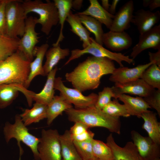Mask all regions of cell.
Instances as JSON below:
<instances>
[{
  "instance_id": "obj_1",
  "label": "cell",
  "mask_w": 160,
  "mask_h": 160,
  "mask_svg": "<svg viewBox=\"0 0 160 160\" xmlns=\"http://www.w3.org/2000/svg\"><path fill=\"white\" fill-rule=\"evenodd\" d=\"M113 61L108 58L89 56L71 72L65 75L66 80L81 92L97 88L103 75L111 74L115 69Z\"/></svg>"
},
{
  "instance_id": "obj_2",
  "label": "cell",
  "mask_w": 160,
  "mask_h": 160,
  "mask_svg": "<svg viewBox=\"0 0 160 160\" xmlns=\"http://www.w3.org/2000/svg\"><path fill=\"white\" fill-rule=\"evenodd\" d=\"M65 111L68 119L71 122L81 123L89 128L103 127L111 132L118 134L121 133L120 118L108 115L95 106L81 109L73 107Z\"/></svg>"
},
{
  "instance_id": "obj_3",
  "label": "cell",
  "mask_w": 160,
  "mask_h": 160,
  "mask_svg": "<svg viewBox=\"0 0 160 160\" xmlns=\"http://www.w3.org/2000/svg\"><path fill=\"white\" fill-rule=\"evenodd\" d=\"M30 63L17 49L0 62V85L15 83L24 87L30 72Z\"/></svg>"
},
{
  "instance_id": "obj_4",
  "label": "cell",
  "mask_w": 160,
  "mask_h": 160,
  "mask_svg": "<svg viewBox=\"0 0 160 160\" xmlns=\"http://www.w3.org/2000/svg\"><path fill=\"white\" fill-rule=\"evenodd\" d=\"M22 4L26 15L33 12L39 15V18L35 17L36 23L41 25V31L46 35H49L52 27L59 23L58 10L54 2L26 0L23 1Z\"/></svg>"
},
{
  "instance_id": "obj_5",
  "label": "cell",
  "mask_w": 160,
  "mask_h": 160,
  "mask_svg": "<svg viewBox=\"0 0 160 160\" xmlns=\"http://www.w3.org/2000/svg\"><path fill=\"white\" fill-rule=\"evenodd\" d=\"M3 133L7 143H8L12 138H15L17 141L19 148L20 158L23 153L20 145L22 142L30 148L32 152L34 159L40 160L37 146L40 141L38 138L30 133L28 129L22 120L20 115L15 116V122L11 124L9 122L5 123L3 128Z\"/></svg>"
},
{
  "instance_id": "obj_6",
  "label": "cell",
  "mask_w": 160,
  "mask_h": 160,
  "mask_svg": "<svg viewBox=\"0 0 160 160\" xmlns=\"http://www.w3.org/2000/svg\"><path fill=\"white\" fill-rule=\"evenodd\" d=\"M22 1L7 0L5 7L6 35L12 38L24 34L27 18L22 6Z\"/></svg>"
},
{
  "instance_id": "obj_7",
  "label": "cell",
  "mask_w": 160,
  "mask_h": 160,
  "mask_svg": "<svg viewBox=\"0 0 160 160\" xmlns=\"http://www.w3.org/2000/svg\"><path fill=\"white\" fill-rule=\"evenodd\" d=\"M60 136L57 129H42L37 146L40 160H62Z\"/></svg>"
},
{
  "instance_id": "obj_8",
  "label": "cell",
  "mask_w": 160,
  "mask_h": 160,
  "mask_svg": "<svg viewBox=\"0 0 160 160\" xmlns=\"http://www.w3.org/2000/svg\"><path fill=\"white\" fill-rule=\"evenodd\" d=\"M71 54L65 63L67 65L72 60L78 58L86 54H90L92 56L98 57H105L116 61L120 67H124L122 62L125 61L129 64L134 63V60L128 56L125 55L121 53L112 52L104 48L98 44L92 37L90 44L82 49H75L71 51Z\"/></svg>"
},
{
  "instance_id": "obj_9",
  "label": "cell",
  "mask_w": 160,
  "mask_h": 160,
  "mask_svg": "<svg viewBox=\"0 0 160 160\" xmlns=\"http://www.w3.org/2000/svg\"><path fill=\"white\" fill-rule=\"evenodd\" d=\"M55 89L60 92V95L63 97L76 108L81 109L95 106L98 95L92 93L88 96H84L75 88H68L64 84L62 78L60 77L55 78L54 82Z\"/></svg>"
},
{
  "instance_id": "obj_10",
  "label": "cell",
  "mask_w": 160,
  "mask_h": 160,
  "mask_svg": "<svg viewBox=\"0 0 160 160\" xmlns=\"http://www.w3.org/2000/svg\"><path fill=\"white\" fill-rule=\"evenodd\" d=\"M35 17L30 16L26 18L24 33L21 38L19 39L17 48L31 62L33 59L34 51L36 45L39 42V33L35 31L36 24Z\"/></svg>"
},
{
  "instance_id": "obj_11",
  "label": "cell",
  "mask_w": 160,
  "mask_h": 160,
  "mask_svg": "<svg viewBox=\"0 0 160 160\" xmlns=\"http://www.w3.org/2000/svg\"><path fill=\"white\" fill-rule=\"evenodd\" d=\"M133 143L143 160H155L160 157V145L149 136L144 137L137 132H131Z\"/></svg>"
},
{
  "instance_id": "obj_12",
  "label": "cell",
  "mask_w": 160,
  "mask_h": 160,
  "mask_svg": "<svg viewBox=\"0 0 160 160\" xmlns=\"http://www.w3.org/2000/svg\"><path fill=\"white\" fill-rule=\"evenodd\" d=\"M19 91L24 94L29 106L31 107L32 97L34 92L20 84H4L0 85V109L4 108L11 105L18 96Z\"/></svg>"
},
{
  "instance_id": "obj_13",
  "label": "cell",
  "mask_w": 160,
  "mask_h": 160,
  "mask_svg": "<svg viewBox=\"0 0 160 160\" xmlns=\"http://www.w3.org/2000/svg\"><path fill=\"white\" fill-rule=\"evenodd\" d=\"M150 48L160 49V24L140 34L139 41L132 48L130 57L134 59L143 50Z\"/></svg>"
},
{
  "instance_id": "obj_14",
  "label": "cell",
  "mask_w": 160,
  "mask_h": 160,
  "mask_svg": "<svg viewBox=\"0 0 160 160\" xmlns=\"http://www.w3.org/2000/svg\"><path fill=\"white\" fill-rule=\"evenodd\" d=\"M111 87L115 99H117L118 95L125 94L137 95L144 97L155 89L141 79L124 83H115V85Z\"/></svg>"
},
{
  "instance_id": "obj_15",
  "label": "cell",
  "mask_w": 160,
  "mask_h": 160,
  "mask_svg": "<svg viewBox=\"0 0 160 160\" xmlns=\"http://www.w3.org/2000/svg\"><path fill=\"white\" fill-rule=\"evenodd\" d=\"M106 143L111 149L115 160H143L132 141L127 142L124 147H121L116 143L112 134L110 133L107 137Z\"/></svg>"
},
{
  "instance_id": "obj_16",
  "label": "cell",
  "mask_w": 160,
  "mask_h": 160,
  "mask_svg": "<svg viewBox=\"0 0 160 160\" xmlns=\"http://www.w3.org/2000/svg\"><path fill=\"white\" fill-rule=\"evenodd\" d=\"M149 63L143 65H139L135 67L129 68L120 67L115 68L110 76L109 79L115 83H124L140 79L143 72L151 64Z\"/></svg>"
},
{
  "instance_id": "obj_17",
  "label": "cell",
  "mask_w": 160,
  "mask_h": 160,
  "mask_svg": "<svg viewBox=\"0 0 160 160\" xmlns=\"http://www.w3.org/2000/svg\"><path fill=\"white\" fill-rule=\"evenodd\" d=\"M134 2L129 0L123 5L114 15L110 31L121 32L130 26L133 16Z\"/></svg>"
},
{
  "instance_id": "obj_18",
  "label": "cell",
  "mask_w": 160,
  "mask_h": 160,
  "mask_svg": "<svg viewBox=\"0 0 160 160\" xmlns=\"http://www.w3.org/2000/svg\"><path fill=\"white\" fill-rule=\"evenodd\" d=\"M102 42L106 47L113 51L119 52L131 47L132 39L124 31L117 32L110 31L103 33Z\"/></svg>"
},
{
  "instance_id": "obj_19",
  "label": "cell",
  "mask_w": 160,
  "mask_h": 160,
  "mask_svg": "<svg viewBox=\"0 0 160 160\" xmlns=\"http://www.w3.org/2000/svg\"><path fill=\"white\" fill-rule=\"evenodd\" d=\"M160 19L159 11L153 12L150 10L141 9L135 13L131 23L137 26L140 34H141L155 26Z\"/></svg>"
},
{
  "instance_id": "obj_20",
  "label": "cell",
  "mask_w": 160,
  "mask_h": 160,
  "mask_svg": "<svg viewBox=\"0 0 160 160\" xmlns=\"http://www.w3.org/2000/svg\"><path fill=\"white\" fill-rule=\"evenodd\" d=\"M49 47V45L45 43L35 47L34 55L36 58L30 63L29 73L24 86L25 88L28 87L31 81L36 76L39 75L44 76L43 61Z\"/></svg>"
},
{
  "instance_id": "obj_21",
  "label": "cell",
  "mask_w": 160,
  "mask_h": 160,
  "mask_svg": "<svg viewBox=\"0 0 160 160\" xmlns=\"http://www.w3.org/2000/svg\"><path fill=\"white\" fill-rule=\"evenodd\" d=\"M122 102L129 115L140 118L141 115L151 108L140 97H132L125 94L119 95L117 99Z\"/></svg>"
},
{
  "instance_id": "obj_22",
  "label": "cell",
  "mask_w": 160,
  "mask_h": 160,
  "mask_svg": "<svg viewBox=\"0 0 160 160\" xmlns=\"http://www.w3.org/2000/svg\"><path fill=\"white\" fill-rule=\"evenodd\" d=\"M89 1L90 4L86 10L77 13L91 16L110 29L114 15L105 10L97 0H89Z\"/></svg>"
},
{
  "instance_id": "obj_23",
  "label": "cell",
  "mask_w": 160,
  "mask_h": 160,
  "mask_svg": "<svg viewBox=\"0 0 160 160\" xmlns=\"http://www.w3.org/2000/svg\"><path fill=\"white\" fill-rule=\"evenodd\" d=\"M57 70V66H55L49 72L47 75V79L43 88L40 93L33 94L32 97L33 101L46 105L52 101L55 96L54 82Z\"/></svg>"
},
{
  "instance_id": "obj_24",
  "label": "cell",
  "mask_w": 160,
  "mask_h": 160,
  "mask_svg": "<svg viewBox=\"0 0 160 160\" xmlns=\"http://www.w3.org/2000/svg\"><path fill=\"white\" fill-rule=\"evenodd\" d=\"M70 52L68 48H61L60 44L47 50L45 55L46 60L43 65L44 76H47L61 60L69 55Z\"/></svg>"
},
{
  "instance_id": "obj_25",
  "label": "cell",
  "mask_w": 160,
  "mask_h": 160,
  "mask_svg": "<svg viewBox=\"0 0 160 160\" xmlns=\"http://www.w3.org/2000/svg\"><path fill=\"white\" fill-rule=\"evenodd\" d=\"M156 114L148 110L141 116L144 121L142 128L146 130L150 137L156 143L160 145V124Z\"/></svg>"
},
{
  "instance_id": "obj_26",
  "label": "cell",
  "mask_w": 160,
  "mask_h": 160,
  "mask_svg": "<svg viewBox=\"0 0 160 160\" xmlns=\"http://www.w3.org/2000/svg\"><path fill=\"white\" fill-rule=\"evenodd\" d=\"M66 21L71 27L70 30L79 37L82 41L83 49L89 45L91 42L90 33L83 26L78 15L76 13L73 14L71 10Z\"/></svg>"
},
{
  "instance_id": "obj_27",
  "label": "cell",
  "mask_w": 160,
  "mask_h": 160,
  "mask_svg": "<svg viewBox=\"0 0 160 160\" xmlns=\"http://www.w3.org/2000/svg\"><path fill=\"white\" fill-rule=\"evenodd\" d=\"M73 107L72 105L61 95L55 96L47 105V124L49 125L55 119L68 109Z\"/></svg>"
},
{
  "instance_id": "obj_28",
  "label": "cell",
  "mask_w": 160,
  "mask_h": 160,
  "mask_svg": "<svg viewBox=\"0 0 160 160\" xmlns=\"http://www.w3.org/2000/svg\"><path fill=\"white\" fill-rule=\"evenodd\" d=\"M62 160H82L74 145L69 130L60 135Z\"/></svg>"
},
{
  "instance_id": "obj_29",
  "label": "cell",
  "mask_w": 160,
  "mask_h": 160,
  "mask_svg": "<svg viewBox=\"0 0 160 160\" xmlns=\"http://www.w3.org/2000/svg\"><path fill=\"white\" fill-rule=\"evenodd\" d=\"M47 105L35 103L31 109H26L20 114L22 121L26 126L39 122L47 118Z\"/></svg>"
},
{
  "instance_id": "obj_30",
  "label": "cell",
  "mask_w": 160,
  "mask_h": 160,
  "mask_svg": "<svg viewBox=\"0 0 160 160\" xmlns=\"http://www.w3.org/2000/svg\"><path fill=\"white\" fill-rule=\"evenodd\" d=\"M72 1L71 0H53V2L57 9L59 23L60 24V28L57 39L55 43L53 44V46L58 45L64 38L63 33L64 23L72 8Z\"/></svg>"
},
{
  "instance_id": "obj_31",
  "label": "cell",
  "mask_w": 160,
  "mask_h": 160,
  "mask_svg": "<svg viewBox=\"0 0 160 160\" xmlns=\"http://www.w3.org/2000/svg\"><path fill=\"white\" fill-rule=\"evenodd\" d=\"M76 14L78 15L81 23L87 29L94 34L95 41L103 46L102 36L104 33L102 28V24L91 16Z\"/></svg>"
},
{
  "instance_id": "obj_32",
  "label": "cell",
  "mask_w": 160,
  "mask_h": 160,
  "mask_svg": "<svg viewBox=\"0 0 160 160\" xmlns=\"http://www.w3.org/2000/svg\"><path fill=\"white\" fill-rule=\"evenodd\" d=\"M19 39L0 34V62L17 50Z\"/></svg>"
},
{
  "instance_id": "obj_33",
  "label": "cell",
  "mask_w": 160,
  "mask_h": 160,
  "mask_svg": "<svg viewBox=\"0 0 160 160\" xmlns=\"http://www.w3.org/2000/svg\"><path fill=\"white\" fill-rule=\"evenodd\" d=\"M85 124L76 122L70 128L69 131L74 141H83L94 139L95 134Z\"/></svg>"
},
{
  "instance_id": "obj_34",
  "label": "cell",
  "mask_w": 160,
  "mask_h": 160,
  "mask_svg": "<svg viewBox=\"0 0 160 160\" xmlns=\"http://www.w3.org/2000/svg\"><path fill=\"white\" fill-rule=\"evenodd\" d=\"M140 79L151 87L160 89V67L152 64L143 72Z\"/></svg>"
},
{
  "instance_id": "obj_35",
  "label": "cell",
  "mask_w": 160,
  "mask_h": 160,
  "mask_svg": "<svg viewBox=\"0 0 160 160\" xmlns=\"http://www.w3.org/2000/svg\"><path fill=\"white\" fill-rule=\"evenodd\" d=\"M92 150L94 156L98 160H114L112 151L108 145L102 141L92 140Z\"/></svg>"
},
{
  "instance_id": "obj_36",
  "label": "cell",
  "mask_w": 160,
  "mask_h": 160,
  "mask_svg": "<svg viewBox=\"0 0 160 160\" xmlns=\"http://www.w3.org/2000/svg\"><path fill=\"white\" fill-rule=\"evenodd\" d=\"M102 111L108 115L113 117H127L130 116L124 104H121L118 99H114L112 101L111 100Z\"/></svg>"
},
{
  "instance_id": "obj_37",
  "label": "cell",
  "mask_w": 160,
  "mask_h": 160,
  "mask_svg": "<svg viewBox=\"0 0 160 160\" xmlns=\"http://www.w3.org/2000/svg\"><path fill=\"white\" fill-rule=\"evenodd\" d=\"M93 139L81 142L73 141L76 149L82 160L97 159L93 151L92 142Z\"/></svg>"
},
{
  "instance_id": "obj_38",
  "label": "cell",
  "mask_w": 160,
  "mask_h": 160,
  "mask_svg": "<svg viewBox=\"0 0 160 160\" xmlns=\"http://www.w3.org/2000/svg\"><path fill=\"white\" fill-rule=\"evenodd\" d=\"M112 97L114 98V94L112 87H104L102 91L98 93L95 106L97 108L102 110L111 101Z\"/></svg>"
},
{
  "instance_id": "obj_39",
  "label": "cell",
  "mask_w": 160,
  "mask_h": 160,
  "mask_svg": "<svg viewBox=\"0 0 160 160\" xmlns=\"http://www.w3.org/2000/svg\"><path fill=\"white\" fill-rule=\"evenodd\" d=\"M143 99L148 105L155 109L160 116V89H155Z\"/></svg>"
},
{
  "instance_id": "obj_40",
  "label": "cell",
  "mask_w": 160,
  "mask_h": 160,
  "mask_svg": "<svg viewBox=\"0 0 160 160\" xmlns=\"http://www.w3.org/2000/svg\"><path fill=\"white\" fill-rule=\"evenodd\" d=\"M7 0H2L0 4V34L6 35L5 7Z\"/></svg>"
},
{
  "instance_id": "obj_41",
  "label": "cell",
  "mask_w": 160,
  "mask_h": 160,
  "mask_svg": "<svg viewBox=\"0 0 160 160\" xmlns=\"http://www.w3.org/2000/svg\"><path fill=\"white\" fill-rule=\"evenodd\" d=\"M148 53L150 62L155 63L160 67V49L155 53L149 52Z\"/></svg>"
},
{
  "instance_id": "obj_42",
  "label": "cell",
  "mask_w": 160,
  "mask_h": 160,
  "mask_svg": "<svg viewBox=\"0 0 160 160\" xmlns=\"http://www.w3.org/2000/svg\"><path fill=\"white\" fill-rule=\"evenodd\" d=\"M119 0H113L109 7L108 12L111 15H114L116 14V7Z\"/></svg>"
},
{
  "instance_id": "obj_43",
  "label": "cell",
  "mask_w": 160,
  "mask_h": 160,
  "mask_svg": "<svg viewBox=\"0 0 160 160\" xmlns=\"http://www.w3.org/2000/svg\"><path fill=\"white\" fill-rule=\"evenodd\" d=\"M83 1L82 0H75L72 1V7L76 9H80L82 5Z\"/></svg>"
},
{
  "instance_id": "obj_44",
  "label": "cell",
  "mask_w": 160,
  "mask_h": 160,
  "mask_svg": "<svg viewBox=\"0 0 160 160\" xmlns=\"http://www.w3.org/2000/svg\"><path fill=\"white\" fill-rule=\"evenodd\" d=\"M160 7V0H152L148 7L150 9V10L151 11Z\"/></svg>"
},
{
  "instance_id": "obj_45",
  "label": "cell",
  "mask_w": 160,
  "mask_h": 160,
  "mask_svg": "<svg viewBox=\"0 0 160 160\" xmlns=\"http://www.w3.org/2000/svg\"><path fill=\"white\" fill-rule=\"evenodd\" d=\"M102 7L106 11L108 12V10L110 6L108 0H101Z\"/></svg>"
},
{
  "instance_id": "obj_46",
  "label": "cell",
  "mask_w": 160,
  "mask_h": 160,
  "mask_svg": "<svg viewBox=\"0 0 160 160\" xmlns=\"http://www.w3.org/2000/svg\"><path fill=\"white\" fill-rule=\"evenodd\" d=\"M152 0H143V7H148Z\"/></svg>"
},
{
  "instance_id": "obj_47",
  "label": "cell",
  "mask_w": 160,
  "mask_h": 160,
  "mask_svg": "<svg viewBox=\"0 0 160 160\" xmlns=\"http://www.w3.org/2000/svg\"><path fill=\"white\" fill-rule=\"evenodd\" d=\"M155 160H160V158H159L157 159H156Z\"/></svg>"
},
{
  "instance_id": "obj_48",
  "label": "cell",
  "mask_w": 160,
  "mask_h": 160,
  "mask_svg": "<svg viewBox=\"0 0 160 160\" xmlns=\"http://www.w3.org/2000/svg\"><path fill=\"white\" fill-rule=\"evenodd\" d=\"M1 1H2V0H0V4L1 3Z\"/></svg>"
},
{
  "instance_id": "obj_49",
  "label": "cell",
  "mask_w": 160,
  "mask_h": 160,
  "mask_svg": "<svg viewBox=\"0 0 160 160\" xmlns=\"http://www.w3.org/2000/svg\"><path fill=\"white\" fill-rule=\"evenodd\" d=\"M98 160V159H96V160ZM114 160H115L114 159Z\"/></svg>"
}]
</instances>
